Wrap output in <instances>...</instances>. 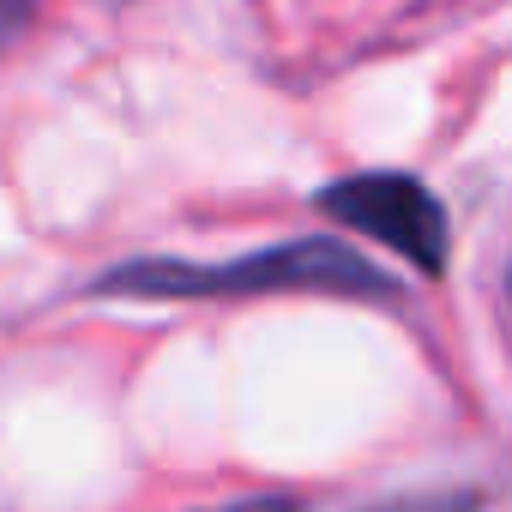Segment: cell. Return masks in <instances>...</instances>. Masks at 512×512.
<instances>
[{
  "label": "cell",
  "mask_w": 512,
  "mask_h": 512,
  "mask_svg": "<svg viewBox=\"0 0 512 512\" xmlns=\"http://www.w3.org/2000/svg\"><path fill=\"white\" fill-rule=\"evenodd\" d=\"M356 296V302H398V284L368 266L356 247L332 235H296L278 247H253L241 260H121L91 278V296H127V302H229V296Z\"/></svg>",
  "instance_id": "6da1fadb"
},
{
  "label": "cell",
  "mask_w": 512,
  "mask_h": 512,
  "mask_svg": "<svg viewBox=\"0 0 512 512\" xmlns=\"http://www.w3.org/2000/svg\"><path fill=\"white\" fill-rule=\"evenodd\" d=\"M314 205L326 217H338L356 235L386 241L398 260H410L422 278H440L452 260V229H446V205L404 169H362L344 181H326L314 193Z\"/></svg>",
  "instance_id": "7a4b0ae2"
},
{
  "label": "cell",
  "mask_w": 512,
  "mask_h": 512,
  "mask_svg": "<svg viewBox=\"0 0 512 512\" xmlns=\"http://www.w3.org/2000/svg\"><path fill=\"white\" fill-rule=\"evenodd\" d=\"M368 512H482V494L476 488H422L404 500H380Z\"/></svg>",
  "instance_id": "3957f363"
},
{
  "label": "cell",
  "mask_w": 512,
  "mask_h": 512,
  "mask_svg": "<svg viewBox=\"0 0 512 512\" xmlns=\"http://www.w3.org/2000/svg\"><path fill=\"white\" fill-rule=\"evenodd\" d=\"M217 512H302V500H290V494H253V500H229Z\"/></svg>",
  "instance_id": "5b68a950"
},
{
  "label": "cell",
  "mask_w": 512,
  "mask_h": 512,
  "mask_svg": "<svg viewBox=\"0 0 512 512\" xmlns=\"http://www.w3.org/2000/svg\"><path fill=\"white\" fill-rule=\"evenodd\" d=\"M31 19H37V0H0V49L19 43L31 31Z\"/></svg>",
  "instance_id": "277c9868"
}]
</instances>
